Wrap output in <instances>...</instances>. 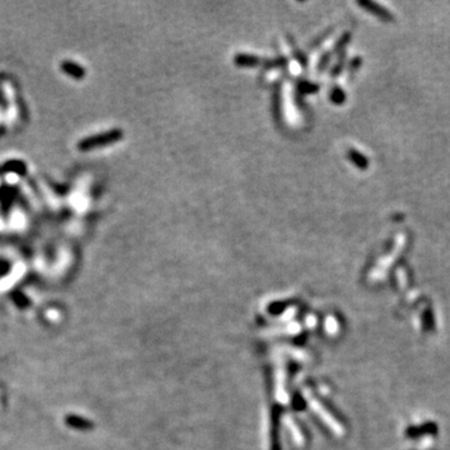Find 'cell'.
Instances as JSON below:
<instances>
[{
	"mask_svg": "<svg viewBox=\"0 0 450 450\" xmlns=\"http://www.w3.org/2000/svg\"><path fill=\"white\" fill-rule=\"evenodd\" d=\"M119 135L120 134L116 132V133H110V134H105L104 137H97V138H94V139H90L89 141L84 143L83 145H85V144H88V146H95V145H99V144L100 145H103V144H106V143H110V141H113L111 139H118Z\"/></svg>",
	"mask_w": 450,
	"mask_h": 450,
	"instance_id": "1",
	"label": "cell"
}]
</instances>
